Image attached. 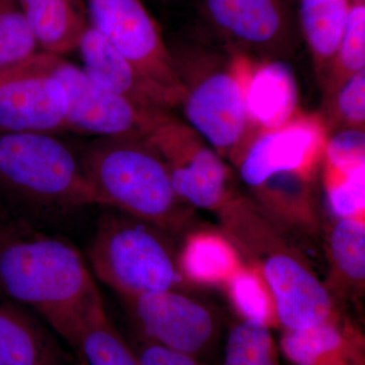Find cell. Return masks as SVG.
I'll list each match as a JSON object with an SVG mask.
<instances>
[{"label": "cell", "instance_id": "cell-1", "mask_svg": "<svg viewBox=\"0 0 365 365\" xmlns=\"http://www.w3.org/2000/svg\"><path fill=\"white\" fill-rule=\"evenodd\" d=\"M0 292L30 307L76 349L102 297L78 249L20 222L0 223Z\"/></svg>", "mask_w": 365, "mask_h": 365}, {"label": "cell", "instance_id": "cell-2", "mask_svg": "<svg viewBox=\"0 0 365 365\" xmlns=\"http://www.w3.org/2000/svg\"><path fill=\"white\" fill-rule=\"evenodd\" d=\"M0 198L31 225L102 205L81 153L54 134H0Z\"/></svg>", "mask_w": 365, "mask_h": 365}, {"label": "cell", "instance_id": "cell-3", "mask_svg": "<svg viewBox=\"0 0 365 365\" xmlns=\"http://www.w3.org/2000/svg\"><path fill=\"white\" fill-rule=\"evenodd\" d=\"M81 157L105 207L163 230H179L189 222L191 206L177 195L165 160L146 137L97 138Z\"/></svg>", "mask_w": 365, "mask_h": 365}, {"label": "cell", "instance_id": "cell-4", "mask_svg": "<svg viewBox=\"0 0 365 365\" xmlns=\"http://www.w3.org/2000/svg\"><path fill=\"white\" fill-rule=\"evenodd\" d=\"M184 97L186 123L222 158L237 160L253 136L245 86L253 57L201 45L170 48Z\"/></svg>", "mask_w": 365, "mask_h": 365}, {"label": "cell", "instance_id": "cell-5", "mask_svg": "<svg viewBox=\"0 0 365 365\" xmlns=\"http://www.w3.org/2000/svg\"><path fill=\"white\" fill-rule=\"evenodd\" d=\"M162 228L113 209L98 222L88 250L93 272L122 299L178 290V256Z\"/></svg>", "mask_w": 365, "mask_h": 365}, {"label": "cell", "instance_id": "cell-6", "mask_svg": "<svg viewBox=\"0 0 365 365\" xmlns=\"http://www.w3.org/2000/svg\"><path fill=\"white\" fill-rule=\"evenodd\" d=\"M88 25L126 57L177 107L184 90L170 48L141 0H83Z\"/></svg>", "mask_w": 365, "mask_h": 365}, {"label": "cell", "instance_id": "cell-7", "mask_svg": "<svg viewBox=\"0 0 365 365\" xmlns=\"http://www.w3.org/2000/svg\"><path fill=\"white\" fill-rule=\"evenodd\" d=\"M145 137L162 155L173 188L185 203L218 209L232 199L230 167L186 122L167 113Z\"/></svg>", "mask_w": 365, "mask_h": 365}, {"label": "cell", "instance_id": "cell-8", "mask_svg": "<svg viewBox=\"0 0 365 365\" xmlns=\"http://www.w3.org/2000/svg\"><path fill=\"white\" fill-rule=\"evenodd\" d=\"M50 68L66 90V131L102 137L148 135L167 114L139 107L98 85L81 67L49 53Z\"/></svg>", "mask_w": 365, "mask_h": 365}, {"label": "cell", "instance_id": "cell-9", "mask_svg": "<svg viewBox=\"0 0 365 365\" xmlns=\"http://www.w3.org/2000/svg\"><path fill=\"white\" fill-rule=\"evenodd\" d=\"M66 90L41 51L20 66L0 74V134L66 131Z\"/></svg>", "mask_w": 365, "mask_h": 365}, {"label": "cell", "instance_id": "cell-10", "mask_svg": "<svg viewBox=\"0 0 365 365\" xmlns=\"http://www.w3.org/2000/svg\"><path fill=\"white\" fill-rule=\"evenodd\" d=\"M330 136L321 113L299 110L287 123L255 133L235 160L242 181L251 188L260 186L282 172L313 174L323 160Z\"/></svg>", "mask_w": 365, "mask_h": 365}, {"label": "cell", "instance_id": "cell-11", "mask_svg": "<svg viewBox=\"0 0 365 365\" xmlns=\"http://www.w3.org/2000/svg\"><path fill=\"white\" fill-rule=\"evenodd\" d=\"M143 341L199 357L215 342V317L178 290L122 299Z\"/></svg>", "mask_w": 365, "mask_h": 365}, {"label": "cell", "instance_id": "cell-12", "mask_svg": "<svg viewBox=\"0 0 365 365\" xmlns=\"http://www.w3.org/2000/svg\"><path fill=\"white\" fill-rule=\"evenodd\" d=\"M203 13L225 48L253 58L280 54L294 37L281 0H203Z\"/></svg>", "mask_w": 365, "mask_h": 365}, {"label": "cell", "instance_id": "cell-13", "mask_svg": "<svg viewBox=\"0 0 365 365\" xmlns=\"http://www.w3.org/2000/svg\"><path fill=\"white\" fill-rule=\"evenodd\" d=\"M262 270L284 331L306 330L333 321V300L328 289L294 256L269 255Z\"/></svg>", "mask_w": 365, "mask_h": 365}, {"label": "cell", "instance_id": "cell-14", "mask_svg": "<svg viewBox=\"0 0 365 365\" xmlns=\"http://www.w3.org/2000/svg\"><path fill=\"white\" fill-rule=\"evenodd\" d=\"M76 50L83 71L98 85L153 111L170 112L176 108L170 98L90 25L81 36Z\"/></svg>", "mask_w": 365, "mask_h": 365}, {"label": "cell", "instance_id": "cell-15", "mask_svg": "<svg viewBox=\"0 0 365 365\" xmlns=\"http://www.w3.org/2000/svg\"><path fill=\"white\" fill-rule=\"evenodd\" d=\"M253 135L277 128L299 111L294 68L280 58H253L245 86Z\"/></svg>", "mask_w": 365, "mask_h": 365}, {"label": "cell", "instance_id": "cell-16", "mask_svg": "<svg viewBox=\"0 0 365 365\" xmlns=\"http://www.w3.org/2000/svg\"><path fill=\"white\" fill-rule=\"evenodd\" d=\"M73 360L30 312L0 304V365H71Z\"/></svg>", "mask_w": 365, "mask_h": 365}, {"label": "cell", "instance_id": "cell-17", "mask_svg": "<svg viewBox=\"0 0 365 365\" xmlns=\"http://www.w3.org/2000/svg\"><path fill=\"white\" fill-rule=\"evenodd\" d=\"M280 349L294 365H364L362 342L337 321L284 331Z\"/></svg>", "mask_w": 365, "mask_h": 365}, {"label": "cell", "instance_id": "cell-18", "mask_svg": "<svg viewBox=\"0 0 365 365\" xmlns=\"http://www.w3.org/2000/svg\"><path fill=\"white\" fill-rule=\"evenodd\" d=\"M41 50L64 56L88 28L83 0H18Z\"/></svg>", "mask_w": 365, "mask_h": 365}, {"label": "cell", "instance_id": "cell-19", "mask_svg": "<svg viewBox=\"0 0 365 365\" xmlns=\"http://www.w3.org/2000/svg\"><path fill=\"white\" fill-rule=\"evenodd\" d=\"M350 6L349 0H299L300 28L321 83L339 47Z\"/></svg>", "mask_w": 365, "mask_h": 365}, {"label": "cell", "instance_id": "cell-20", "mask_svg": "<svg viewBox=\"0 0 365 365\" xmlns=\"http://www.w3.org/2000/svg\"><path fill=\"white\" fill-rule=\"evenodd\" d=\"M182 277L198 283L227 281L240 269L232 246L215 235H192L178 256Z\"/></svg>", "mask_w": 365, "mask_h": 365}, {"label": "cell", "instance_id": "cell-21", "mask_svg": "<svg viewBox=\"0 0 365 365\" xmlns=\"http://www.w3.org/2000/svg\"><path fill=\"white\" fill-rule=\"evenodd\" d=\"M76 351L85 365H139L135 352L107 316L104 304L86 319Z\"/></svg>", "mask_w": 365, "mask_h": 365}, {"label": "cell", "instance_id": "cell-22", "mask_svg": "<svg viewBox=\"0 0 365 365\" xmlns=\"http://www.w3.org/2000/svg\"><path fill=\"white\" fill-rule=\"evenodd\" d=\"M312 175L304 172H282L273 175L253 188L264 208L285 217L312 220L314 198Z\"/></svg>", "mask_w": 365, "mask_h": 365}, {"label": "cell", "instance_id": "cell-23", "mask_svg": "<svg viewBox=\"0 0 365 365\" xmlns=\"http://www.w3.org/2000/svg\"><path fill=\"white\" fill-rule=\"evenodd\" d=\"M365 69V4H351L339 47L322 81L324 96Z\"/></svg>", "mask_w": 365, "mask_h": 365}, {"label": "cell", "instance_id": "cell-24", "mask_svg": "<svg viewBox=\"0 0 365 365\" xmlns=\"http://www.w3.org/2000/svg\"><path fill=\"white\" fill-rule=\"evenodd\" d=\"M223 365H279L267 324L244 319L228 333Z\"/></svg>", "mask_w": 365, "mask_h": 365}, {"label": "cell", "instance_id": "cell-25", "mask_svg": "<svg viewBox=\"0 0 365 365\" xmlns=\"http://www.w3.org/2000/svg\"><path fill=\"white\" fill-rule=\"evenodd\" d=\"M42 51L18 0H0V74Z\"/></svg>", "mask_w": 365, "mask_h": 365}, {"label": "cell", "instance_id": "cell-26", "mask_svg": "<svg viewBox=\"0 0 365 365\" xmlns=\"http://www.w3.org/2000/svg\"><path fill=\"white\" fill-rule=\"evenodd\" d=\"M329 251L336 270L353 284L365 279V225L359 217L340 218L329 237Z\"/></svg>", "mask_w": 365, "mask_h": 365}, {"label": "cell", "instance_id": "cell-27", "mask_svg": "<svg viewBox=\"0 0 365 365\" xmlns=\"http://www.w3.org/2000/svg\"><path fill=\"white\" fill-rule=\"evenodd\" d=\"M321 115L330 134L346 128H364L365 69L353 74L332 93L324 96Z\"/></svg>", "mask_w": 365, "mask_h": 365}, {"label": "cell", "instance_id": "cell-28", "mask_svg": "<svg viewBox=\"0 0 365 365\" xmlns=\"http://www.w3.org/2000/svg\"><path fill=\"white\" fill-rule=\"evenodd\" d=\"M329 206L339 218L359 217L365 207V165L342 173L325 165Z\"/></svg>", "mask_w": 365, "mask_h": 365}, {"label": "cell", "instance_id": "cell-29", "mask_svg": "<svg viewBox=\"0 0 365 365\" xmlns=\"http://www.w3.org/2000/svg\"><path fill=\"white\" fill-rule=\"evenodd\" d=\"M230 295L245 319L267 324L272 316L271 302L264 284L256 274L237 269L227 280Z\"/></svg>", "mask_w": 365, "mask_h": 365}, {"label": "cell", "instance_id": "cell-30", "mask_svg": "<svg viewBox=\"0 0 365 365\" xmlns=\"http://www.w3.org/2000/svg\"><path fill=\"white\" fill-rule=\"evenodd\" d=\"M323 160L326 167L342 173L365 165L364 128H346L330 134Z\"/></svg>", "mask_w": 365, "mask_h": 365}, {"label": "cell", "instance_id": "cell-31", "mask_svg": "<svg viewBox=\"0 0 365 365\" xmlns=\"http://www.w3.org/2000/svg\"><path fill=\"white\" fill-rule=\"evenodd\" d=\"M134 352L139 365H204L199 357L148 341H141Z\"/></svg>", "mask_w": 365, "mask_h": 365}, {"label": "cell", "instance_id": "cell-32", "mask_svg": "<svg viewBox=\"0 0 365 365\" xmlns=\"http://www.w3.org/2000/svg\"><path fill=\"white\" fill-rule=\"evenodd\" d=\"M71 365H85V364H83V362L81 361V359H79V357L78 356V359L73 360V362H72V364Z\"/></svg>", "mask_w": 365, "mask_h": 365}, {"label": "cell", "instance_id": "cell-33", "mask_svg": "<svg viewBox=\"0 0 365 365\" xmlns=\"http://www.w3.org/2000/svg\"><path fill=\"white\" fill-rule=\"evenodd\" d=\"M350 4H365V0H349Z\"/></svg>", "mask_w": 365, "mask_h": 365}]
</instances>
